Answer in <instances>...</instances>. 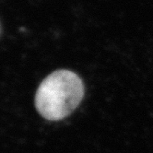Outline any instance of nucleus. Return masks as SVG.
Instances as JSON below:
<instances>
[{
    "label": "nucleus",
    "instance_id": "f257e3e1",
    "mask_svg": "<svg viewBox=\"0 0 153 153\" xmlns=\"http://www.w3.org/2000/svg\"><path fill=\"white\" fill-rule=\"evenodd\" d=\"M84 84L76 73L56 70L42 81L35 94L38 113L49 121H60L76 110L83 100Z\"/></svg>",
    "mask_w": 153,
    "mask_h": 153
},
{
    "label": "nucleus",
    "instance_id": "f03ea898",
    "mask_svg": "<svg viewBox=\"0 0 153 153\" xmlns=\"http://www.w3.org/2000/svg\"><path fill=\"white\" fill-rule=\"evenodd\" d=\"M0 32H1V27H0Z\"/></svg>",
    "mask_w": 153,
    "mask_h": 153
}]
</instances>
